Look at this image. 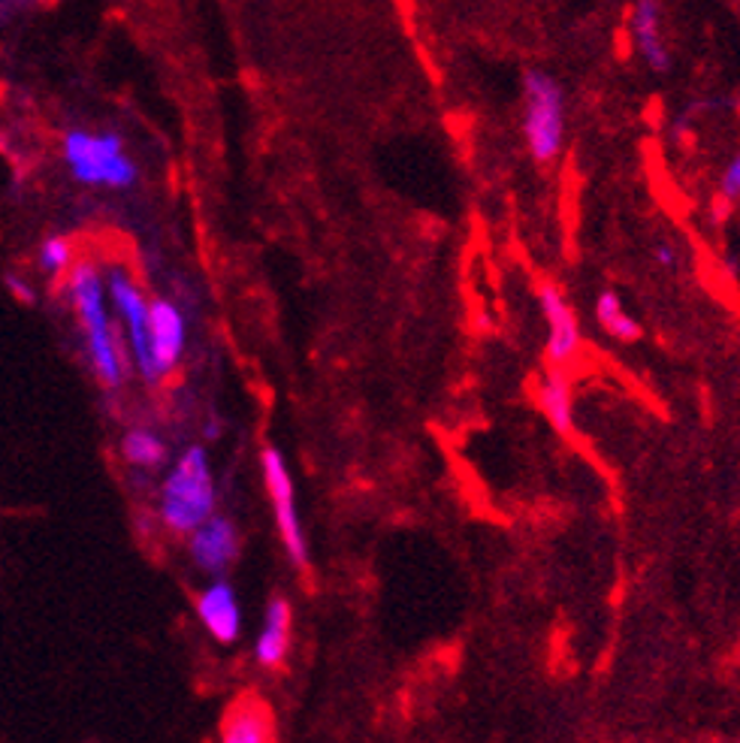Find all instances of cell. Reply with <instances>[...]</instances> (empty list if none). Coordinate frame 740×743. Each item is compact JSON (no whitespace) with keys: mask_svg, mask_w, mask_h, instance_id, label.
Here are the masks:
<instances>
[{"mask_svg":"<svg viewBox=\"0 0 740 743\" xmlns=\"http://www.w3.org/2000/svg\"><path fill=\"white\" fill-rule=\"evenodd\" d=\"M293 632V607L288 598H272L266 605V619H263L261 635L254 644V659L263 668H279L288 659Z\"/></svg>","mask_w":740,"mask_h":743,"instance_id":"4fadbf2b","label":"cell"},{"mask_svg":"<svg viewBox=\"0 0 740 743\" xmlns=\"http://www.w3.org/2000/svg\"><path fill=\"white\" fill-rule=\"evenodd\" d=\"M215 505H218V492L212 478L210 453L203 444H191L182 450L176 466L160 483L157 517L169 532L191 535L215 514Z\"/></svg>","mask_w":740,"mask_h":743,"instance_id":"7a4b0ae2","label":"cell"},{"mask_svg":"<svg viewBox=\"0 0 740 743\" xmlns=\"http://www.w3.org/2000/svg\"><path fill=\"white\" fill-rule=\"evenodd\" d=\"M717 199H722L726 209H731V206H738L740 203V151L731 157L729 164H726V169H722L720 197Z\"/></svg>","mask_w":740,"mask_h":743,"instance_id":"ac0fdd59","label":"cell"},{"mask_svg":"<svg viewBox=\"0 0 740 743\" xmlns=\"http://www.w3.org/2000/svg\"><path fill=\"white\" fill-rule=\"evenodd\" d=\"M221 741L224 743H270L275 741V716L270 704L254 695H242L230 704L221 720Z\"/></svg>","mask_w":740,"mask_h":743,"instance_id":"7c38bea8","label":"cell"},{"mask_svg":"<svg viewBox=\"0 0 740 743\" xmlns=\"http://www.w3.org/2000/svg\"><path fill=\"white\" fill-rule=\"evenodd\" d=\"M152 363L157 378H167L173 369H178L185 345H188V321L185 312L173 300H155L152 303Z\"/></svg>","mask_w":740,"mask_h":743,"instance_id":"9c48e42d","label":"cell"},{"mask_svg":"<svg viewBox=\"0 0 740 743\" xmlns=\"http://www.w3.org/2000/svg\"><path fill=\"white\" fill-rule=\"evenodd\" d=\"M106 294L113 300L115 314L121 321L127 345H130L127 348V356L134 360L136 372L146 381H157L155 363H152V330H148L152 303H148V296L139 291V284L134 282V275L127 273V270H113L109 273Z\"/></svg>","mask_w":740,"mask_h":743,"instance_id":"5b68a950","label":"cell"},{"mask_svg":"<svg viewBox=\"0 0 740 743\" xmlns=\"http://www.w3.org/2000/svg\"><path fill=\"white\" fill-rule=\"evenodd\" d=\"M523 139L538 164H553L565 146L563 85L538 67L523 74Z\"/></svg>","mask_w":740,"mask_h":743,"instance_id":"277c9868","label":"cell"},{"mask_svg":"<svg viewBox=\"0 0 740 743\" xmlns=\"http://www.w3.org/2000/svg\"><path fill=\"white\" fill-rule=\"evenodd\" d=\"M629 31L635 42L641 61L653 74H668L671 70V49H668L665 33H662V3L659 0H635V7L629 12Z\"/></svg>","mask_w":740,"mask_h":743,"instance_id":"8fae6325","label":"cell"},{"mask_svg":"<svg viewBox=\"0 0 740 743\" xmlns=\"http://www.w3.org/2000/svg\"><path fill=\"white\" fill-rule=\"evenodd\" d=\"M37 263L46 275H64L70 273L74 266V245L64 239V236H49L42 239L40 252H37Z\"/></svg>","mask_w":740,"mask_h":743,"instance_id":"e0dca14e","label":"cell"},{"mask_svg":"<svg viewBox=\"0 0 740 743\" xmlns=\"http://www.w3.org/2000/svg\"><path fill=\"white\" fill-rule=\"evenodd\" d=\"M538 305H542L544 324H547V360L553 366H568L581 351V324L572 303L553 282L538 287Z\"/></svg>","mask_w":740,"mask_h":743,"instance_id":"52a82bcc","label":"cell"},{"mask_svg":"<svg viewBox=\"0 0 740 743\" xmlns=\"http://www.w3.org/2000/svg\"><path fill=\"white\" fill-rule=\"evenodd\" d=\"M61 157L70 176L85 188L127 190L139 182V167L115 130L70 127L61 137Z\"/></svg>","mask_w":740,"mask_h":743,"instance_id":"3957f363","label":"cell"},{"mask_svg":"<svg viewBox=\"0 0 740 743\" xmlns=\"http://www.w3.org/2000/svg\"><path fill=\"white\" fill-rule=\"evenodd\" d=\"M106 282L95 261H76L67 275V296L85 335V354L95 369L97 381L109 390L125 384L127 360L121 351L118 333L113 326V314L106 309Z\"/></svg>","mask_w":740,"mask_h":743,"instance_id":"6da1fadb","label":"cell"},{"mask_svg":"<svg viewBox=\"0 0 740 743\" xmlns=\"http://www.w3.org/2000/svg\"><path fill=\"white\" fill-rule=\"evenodd\" d=\"M37 7H40V0H0V37Z\"/></svg>","mask_w":740,"mask_h":743,"instance_id":"d6986e66","label":"cell"},{"mask_svg":"<svg viewBox=\"0 0 740 743\" xmlns=\"http://www.w3.org/2000/svg\"><path fill=\"white\" fill-rule=\"evenodd\" d=\"M121 457L134 469H160L167 462V441L146 427H130L121 436Z\"/></svg>","mask_w":740,"mask_h":743,"instance_id":"2e32d148","label":"cell"},{"mask_svg":"<svg viewBox=\"0 0 740 743\" xmlns=\"http://www.w3.org/2000/svg\"><path fill=\"white\" fill-rule=\"evenodd\" d=\"M263 483H266V496H270L272 514H275V529L282 535V545L291 556L296 568L309 566V545H305L303 524H300V511H296V490H293V478L288 462L275 448H266L261 453Z\"/></svg>","mask_w":740,"mask_h":743,"instance_id":"8992f818","label":"cell"},{"mask_svg":"<svg viewBox=\"0 0 740 743\" xmlns=\"http://www.w3.org/2000/svg\"><path fill=\"white\" fill-rule=\"evenodd\" d=\"M203 439H206V441H218L221 439V420H212L210 427L203 430Z\"/></svg>","mask_w":740,"mask_h":743,"instance_id":"7402d4cb","label":"cell"},{"mask_svg":"<svg viewBox=\"0 0 740 743\" xmlns=\"http://www.w3.org/2000/svg\"><path fill=\"white\" fill-rule=\"evenodd\" d=\"M538 409L551 427L559 436H572L574 432V397H572V378H568V369L565 366H553L547 369L542 388H538Z\"/></svg>","mask_w":740,"mask_h":743,"instance_id":"5bb4252c","label":"cell"},{"mask_svg":"<svg viewBox=\"0 0 740 743\" xmlns=\"http://www.w3.org/2000/svg\"><path fill=\"white\" fill-rule=\"evenodd\" d=\"M595 321L602 324L607 335H614L616 342H637L641 339V324L635 321V314L623 305V296L616 291H602L595 300Z\"/></svg>","mask_w":740,"mask_h":743,"instance_id":"9a60e30c","label":"cell"},{"mask_svg":"<svg viewBox=\"0 0 740 743\" xmlns=\"http://www.w3.org/2000/svg\"><path fill=\"white\" fill-rule=\"evenodd\" d=\"M197 617L218 644H236L242 635V607L227 580H215L197 596Z\"/></svg>","mask_w":740,"mask_h":743,"instance_id":"30bf717a","label":"cell"},{"mask_svg":"<svg viewBox=\"0 0 740 743\" xmlns=\"http://www.w3.org/2000/svg\"><path fill=\"white\" fill-rule=\"evenodd\" d=\"M650 257H653V263H656L659 270H674V266H678V261H680L678 248H674L671 242H659Z\"/></svg>","mask_w":740,"mask_h":743,"instance_id":"44dd1931","label":"cell"},{"mask_svg":"<svg viewBox=\"0 0 740 743\" xmlns=\"http://www.w3.org/2000/svg\"><path fill=\"white\" fill-rule=\"evenodd\" d=\"M3 284H7V291H10V296L16 300V303H21V305L37 303V291H33V284L25 282L21 275H7Z\"/></svg>","mask_w":740,"mask_h":743,"instance_id":"ffe728a7","label":"cell"},{"mask_svg":"<svg viewBox=\"0 0 740 743\" xmlns=\"http://www.w3.org/2000/svg\"><path fill=\"white\" fill-rule=\"evenodd\" d=\"M242 538L236 524L230 517H221V514H212L206 524H199L194 532H191L188 550L194 566L206 575H224L236 556H240Z\"/></svg>","mask_w":740,"mask_h":743,"instance_id":"ba28073f","label":"cell"}]
</instances>
